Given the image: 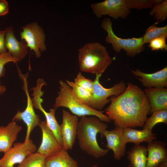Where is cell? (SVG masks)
Instances as JSON below:
<instances>
[{
    "mask_svg": "<svg viewBox=\"0 0 167 167\" xmlns=\"http://www.w3.org/2000/svg\"><path fill=\"white\" fill-rule=\"evenodd\" d=\"M110 100L106 113L116 126L124 129L143 126L150 106L144 91L139 86L128 82L122 94Z\"/></svg>",
    "mask_w": 167,
    "mask_h": 167,
    "instance_id": "1",
    "label": "cell"
},
{
    "mask_svg": "<svg viewBox=\"0 0 167 167\" xmlns=\"http://www.w3.org/2000/svg\"><path fill=\"white\" fill-rule=\"evenodd\" d=\"M107 125L94 116L80 117L79 121L77 137L82 150L96 158L106 155L109 149H104L100 147L97 140L98 133L103 137V132L106 130Z\"/></svg>",
    "mask_w": 167,
    "mask_h": 167,
    "instance_id": "2",
    "label": "cell"
},
{
    "mask_svg": "<svg viewBox=\"0 0 167 167\" xmlns=\"http://www.w3.org/2000/svg\"><path fill=\"white\" fill-rule=\"evenodd\" d=\"M80 70L96 75L102 74L113 59L105 47L96 42L86 43L78 50Z\"/></svg>",
    "mask_w": 167,
    "mask_h": 167,
    "instance_id": "3",
    "label": "cell"
},
{
    "mask_svg": "<svg viewBox=\"0 0 167 167\" xmlns=\"http://www.w3.org/2000/svg\"><path fill=\"white\" fill-rule=\"evenodd\" d=\"M60 90L53 105L54 109L64 107L68 109L74 115L77 117L94 116L105 122H110L108 116L104 111L92 109L76 98L72 93L71 87L62 80L59 81Z\"/></svg>",
    "mask_w": 167,
    "mask_h": 167,
    "instance_id": "4",
    "label": "cell"
},
{
    "mask_svg": "<svg viewBox=\"0 0 167 167\" xmlns=\"http://www.w3.org/2000/svg\"><path fill=\"white\" fill-rule=\"evenodd\" d=\"M112 25V22L109 18H105L102 21L101 26L107 33L105 38V42L111 44L116 52L119 54L123 49L127 56L134 57L144 50L145 46L142 37L128 39L120 38L114 33Z\"/></svg>",
    "mask_w": 167,
    "mask_h": 167,
    "instance_id": "5",
    "label": "cell"
},
{
    "mask_svg": "<svg viewBox=\"0 0 167 167\" xmlns=\"http://www.w3.org/2000/svg\"><path fill=\"white\" fill-rule=\"evenodd\" d=\"M102 74L96 75L93 81L92 98L88 106L95 110L101 111L110 101L108 98L111 96H117L125 90L126 86L125 82L121 81L110 88L103 86L99 81Z\"/></svg>",
    "mask_w": 167,
    "mask_h": 167,
    "instance_id": "6",
    "label": "cell"
},
{
    "mask_svg": "<svg viewBox=\"0 0 167 167\" xmlns=\"http://www.w3.org/2000/svg\"><path fill=\"white\" fill-rule=\"evenodd\" d=\"M22 29L23 31L20 33L21 40L26 42L30 52L33 50L36 58H39L41 52L46 49L45 34L42 28L35 22L22 27Z\"/></svg>",
    "mask_w": 167,
    "mask_h": 167,
    "instance_id": "7",
    "label": "cell"
},
{
    "mask_svg": "<svg viewBox=\"0 0 167 167\" xmlns=\"http://www.w3.org/2000/svg\"><path fill=\"white\" fill-rule=\"evenodd\" d=\"M91 7L98 18L107 15L114 19H126L131 12L125 0H105L92 4Z\"/></svg>",
    "mask_w": 167,
    "mask_h": 167,
    "instance_id": "8",
    "label": "cell"
},
{
    "mask_svg": "<svg viewBox=\"0 0 167 167\" xmlns=\"http://www.w3.org/2000/svg\"><path fill=\"white\" fill-rule=\"evenodd\" d=\"M36 150V146L30 139L23 143H15L0 159V167H14L15 164H19Z\"/></svg>",
    "mask_w": 167,
    "mask_h": 167,
    "instance_id": "9",
    "label": "cell"
},
{
    "mask_svg": "<svg viewBox=\"0 0 167 167\" xmlns=\"http://www.w3.org/2000/svg\"><path fill=\"white\" fill-rule=\"evenodd\" d=\"M28 75H22L20 78L23 81L24 90L27 97V104L25 109L23 112L18 111L14 116L12 120L14 121H23L26 124L27 130L24 141H28L30 139L31 132L40 122L39 116L35 113L33 109L32 99L30 96L28 89L27 78Z\"/></svg>",
    "mask_w": 167,
    "mask_h": 167,
    "instance_id": "10",
    "label": "cell"
},
{
    "mask_svg": "<svg viewBox=\"0 0 167 167\" xmlns=\"http://www.w3.org/2000/svg\"><path fill=\"white\" fill-rule=\"evenodd\" d=\"M62 119L60 125L63 148L68 150L72 148L75 143L79 120L77 116L65 110L62 111Z\"/></svg>",
    "mask_w": 167,
    "mask_h": 167,
    "instance_id": "11",
    "label": "cell"
},
{
    "mask_svg": "<svg viewBox=\"0 0 167 167\" xmlns=\"http://www.w3.org/2000/svg\"><path fill=\"white\" fill-rule=\"evenodd\" d=\"M32 90L33 92L32 95L33 97L32 100L33 107L40 110L43 113L45 117L48 126L53 133L58 141L62 145L60 125L55 116L56 109H49V112H46L41 105L43 101L41 97L44 94V92L39 87L34 88Z\"/></svg>",
    "mask_w": 167,
    "mask_h": 167,
    "instance_id": "12",
    "label": "cell"
},
{
    "mask_svg": "<svg viewBox=\"0 0 167 167\" xmlns=\"http://www.w3.org/2000/svg\"><path fill=\"white\" fill-rule=\"evenodd\" d=\"M39 125L42 132V139L36 152L46 158L54 156L63 148V146L58 141L46 121L40 122Z\"/></svg>",
    "mask_w": 167,
    "mask_h": 167,
    "instance_id": "13",
    "label": "cell"
},
{
    "mask_svg": "<svg viewBox=\"0 0 167 167\" xmlns=\"http://www.w3.org/2000/svg\"><path fill=\"white\" fill-rule=\"evenodd\" d=\"M167 144L155 140L148 143L146 167H167Z\"/></svg>",
    "mask_w": 167,
    "mask_h": 167,
    "instance_id": "14",
    "label": "cell"
},
{
    "mask_svg": "<svg viewBox=\"0 0 167 167\" xmlns=\"http://www.w3.org/2000/svg\"><path fill=\"white\" fill-rule=\"evenodd\" d=\"M132 74L137 76L143 86L147 88H167V66L152 73L143 72L139 69L131 70Z\"/></svg>",
    "mask_w": 167,
    "mask_h": 167,
    "instance_id": "15",
    "label": "cell"
},
{
    "mask_svg": "<svg viewBox=\"0 0 167 167\" xmlns=\"http://www.w3.org/2000/svg\"><path fill=\"white\" fill-rule=\"evenodd\" d=\"M123 128L116 126L112 130H106L103 132V137H105L107 142L105 146L113 151L116 160H120L125 155L126 144L123 141Z\"/></svg>",
    "mask_w": 167,
    "mask_h": 167,
    "instance_id": "16",
    "label": "cell"
},
{
    "mask_svg": "<svg viewBox=\"0 0 167 167\" xmlns=\"http://www.w3.org/2000/svg\"><path fill=\"white\" fill-rule=\"evenodd\" d=\"M5 36V45L11 55L18 62L24 58L28 53V47L24 40L19 41L15 37L12 26L7 27Z\"/></svg>",
    "mask_w": 167,
    "mask_h": 167,
    "instance_id": "17",
    "label": "cell"
},
{
    "mask_svg": "<svg viewBox=\"0 0 167 167\" xmlns=\"http://www.w3.org/2000/svg\"><path fill=\"white\" fill-rule=\"evenodd\" d=\"M144 91L150 104L149 114L155 111L167 109V88H147Z\"/></svg>",
    "mask_w": 167,
    "mask_h": 167,
    "instance_id": "18",
    "label": "cell"
},
{
    "mask_svg": "<svg viewBox=\"0 0 167 167\" xmlns=\"http://www.w3.org/2000/svg\"><path fill=\"white\" fill-rule=\"evenodd\" d=\"M22 129L13 120L5 126H0V152L5 153L11 147Z\"/></svg>",
    "mask_w": 167,
    "mask_h": 167,
    "instance_id": "19",
    "label": "cell"
},
{
    "mask_svg": "<svg viewBox=\"0 0 167 167\" xmlns=\"http://www.w3.org/2000/svg\"><path fill=\"white\" fill-rule=\"evenodd\" d=\"M156 139V135L151 130H137L129 127L123 129L122 139L126 144L128 142L135 144H139L143 142L148 143Z\"/></svg>",
    "mask_w": 167,
    "mask_h": 167,
    "instance_id": "20",
    "label": "cell"
},
{
    "mask_svg": "<svg viewBox=\"0 0 167 167\" xmlns=\"http://www.w3.org/2000/svg\"><path fill=\"white\" fill-rule=\"evenodd\" d=\"M45 167H79L77 162L69 155L67 150L62 148L52 156L46 158Z\"/></svg>",
    "mask_w": 167,
    "mask_h": 167,
    "instance_id": "21",
    "label": "cell"
},
{
    "mask_svg": "<svg viewBox=\"0 0 167 167\" xmlns=\"http://www.w3.org/2000/svg\"><path fill=\"white\" fill-rule=\"evenodd\" d=\"M148 153L147 147L135 144L127 152L129 164L128 167H146Z\"/></svg>",
    "mask_w": 167,
    "mask_h": 167,
    "instance_id": "22",
    "label": "cell"
},
{
    "mask_svg": "<svg viewBox=\"0 0 167 167\" xmlns=\"http://www.w3.org/2000/svg\"><path fill=\"white\" fill-rule=\"evenodd\" d=\"M66 82L71 87L72 93L79 101L88 106L92 98V93L75 84L74 82L67 80Z\"/></svg>",
    "mask_w": 167,
    "mask_h": 167,
    "instance_id": "23",
    "label": "cell"
},
{
    "mask_svg": "<svg viewBox=\"0 0 167 167\" xmlns=\"http://www.w3.org/2000/svg\"><path fill=\"white\" fill-rule=\"evenodd\" d=\"M151 116L148 118L145 122L142 129L152 130L154 126L159 123H167V109L155 111Z\"/></svg>",
    "mask_w": 167,
    "mask_h": 167,
    "instance_id": "24",
    "label": "cell"
},
{
    "mask_svg": "<svg viewBox=\"0 0 167 167\" xmlns=\"http://www.w3.org/2000/svg\"><path fill=\"white\" fill-rule=\"evenodd\" d=\"M161 36L167 37V26L160 27L153 24L146 29L142 36L143 43H149L153 39Z\"/></svg>",
    "mask_w": 167,
    "mask_h": 167,
    "instance_id": "25",
    "label": "cell"
},
{
    "mask_svg": "<svg viewBox=\"0 0 167 167\" xmlns=\"http://www.w3.org/2000/svg\"><path fill=\"white\" fill-rule=\"evenodd\" d=\"M46 158L36 152L28 156L17 167H45Z\"/></svg>",
    "mask_w": 167,
    "mask_h": 167,
    "instance_id": "26",
    "label": "cell"
},
{
    "mask_svg": "<svg viewBox=\"0 0 167 167\" xmlns=\"http://www.w3.org/2000/svg\"><path fill=\"white\" fill-rule=\"evenodd\" d=\"M149 14L156 19L155 25L165 20L167 17V0H163L159 4L154 5Z\"/></svg>",
    "mask_w": 167,
    "mask_h": 167,
    "instance_id": "27",
    "label": "cell"
},
{
    "mask_svg": "<svg viewBox=\"0 0 167 167\" xmlns=\"http://www.w3.org/2000/svg\"><path fill=\"white\" fill-rule=\"evenodd\" d=\"M163 0H125L128 7L130 10H141L152 8L154 5L161 3Z\"/></svg>",
    "mask_w": 167,
    "mask_h": 167,
    "instance_id": "28",
    "label": "cell"
},
{
    "mask_svg": "<svg viewBox=\"0 0 167 167\" xmlns=\"http://www.w3.org/2000/svg\"><path fill=\"white\" fill-rule=\"evenodd\" d=\"M167 37L161 36L154 39L149 42L148 46L153 51L159 50L166 51L167 50V45L166 42Z\"/></svg>",
    "mask_w": 167,
    "mask_h": 167,
    "instance_id": "29",
    "label": "cell"
},
{
    "mask_svg": "<svg viewBox=\"0 0 167 167\" xmlns=\"http://www.w3.org/2000/svg\"><path fill=\"white\" fill-rule=\"evenodd\" d=\"M74 83L92 93L93 81L85 78L80 72H79L76 77L75 79Z\"/></svg>",
    "mask_w": 167,
    "mask_h": 167,
    "instance_id": "30",
    "label": "cell"
},
{
    "mask_svg": "<svg viewBox=\"0 0 167 167\" xmlns=\"http://www.w3.org/2000/svg\"><path fill=\"white\" fill-rule=\"evenodd\" d=\"M18 62V60L8 52L0 55V78L5 75V69L4 66L6 64L9 62H13L16 63Z\"/></svg>",
    "mask_w": 167,
    "mask_h": 167,
    "instance_id": "31",
    "label": "cell"
},
{
    "mask_svg": "<svg viewBox=\"0 0 167 167\" xmlns=\"http://www.w3.org/2000/svg\"><path fill=\"white\" fill-rule=\"evenodd\" d=\"M5 30L0 31V55L7 52L5 45Z\"/></svg>",
    "mask_w": 167,
    "mask_h": 167,
    "instance_id": "32",
    "label": "cell"
},
{
    "mask_svg": "<svg viewBox=\"0 0 167 167\" xmlns=\"http://www.w3.org/2000/svg\"><path fill=\"white\" fill-rule=\"evenodd\" d=\"M8 2L5 0H0V16L7 14L9 12Z\"/></svg>",
    "mask_w": 167,
    "mask_h": 167,
    "instance_id": "33",
    "label": "cell"
},
{
    "mask_svg": "<svg viewBox=\"0 0 167 167\" xmlns=\"http://www.w3.org/2000/svg\"><path fill=\"white\" fill-rule=\"evenodd\" d=\"M6 87L4 85H0V95L3 93L5 91Z\"/></svg>",
    "mask_w": 167,
    "mask_h": 167,
    "instance_id": "34",
    "label": "cell"
},
{
    "mask_svg": "<svg viewBox=\"0 0 167 167\" xmlns=\"http://www.w3.org/2000/svg\"><path fill=\"white\" fill-rule=\"evenodd\" d=\"M92 167H99L96 165H93Z\"/></svg>",
    "mask_w": 167,
    "mask_h": 167,
    "instance_id": "35",
    "label": "cell"
}]
</instances>
